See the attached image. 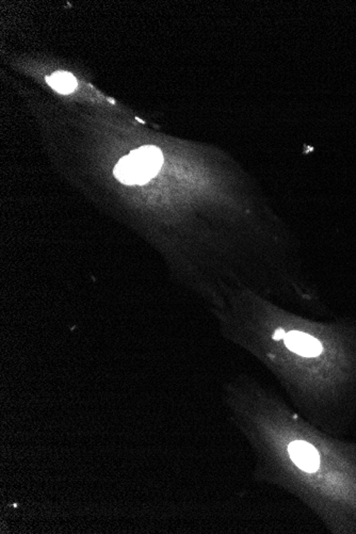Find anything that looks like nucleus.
<instances>
[{
  "mask_svg": "<svg viewBox=\"0 0 356 534\" xmlns=\"http://www.w3.org/2000/svg\"><path fill=\"white\" fill-rule=\"evenodd\" d=\"M163 164L161 151L156 147H143L122 158L115 175L126 185H144L157 175Z\"/></svg>",
  "mask_w": 356,
  "mask_h": 534,
  "instance_id": "obj_1",
  "label": "nucleus"
},
{
  "mask_svg": "<svg viewBox=\"0 0 356 534\" xmlns=\"http://www.w3.org/2000/svg\"><path fill=\"white\" fill-rule=\"evenodd\" d=\"M290 459L300 470L315 472L319 468L320 457L315 447L309 443L294 442L288 447Z\"/></svg>",
  "mask_w": 356,
  "mask_h": 534,
  "instance_id": "obj_2",
  "label": "nucleus"
},
{
  "mask_svg": "<svg viewBox=\"0 0 356 534\" xmlns=\"http://www.w3.org/2000/svg\"><path fill=\"white\" fill-rule=\"evenodd\" d=\"M284 341H285L286 347L290 351L304 358H315L322 352L321 343L311 335L305 334V333H288Z\"/></svg>",
  "mask_w": 356,
  "mask_h": 534,
  "instance_id": "obj_3",
  "label": "nucleus"
},
{
  "mask_svg": "<svg viewBox=\"0 0 356 534\" xmlns=\"http://www.w3.org/2000/svg\"><path fill=\"white\" fill-rule=\"evenodd\" d=\"M286 333L285 331L283 330V329H277V331H275V335H273V339H275V341H281V339H284L286 337Z\"/></svg>",
  "mask_w": 356,
  "mask_h": 534,
  "instance_id": "obj_5",
  "label": "nucleus"
},
{
  "mask_svg": "<svg viewBox=\"0 0 356 534\" xmlns=\"http://www.w3.org/2000/svg\"><path fill=\"white\" fill-rule=\"evenodd\" d=\"M48 84L61 94H69L77 88V80L71 74L67 72H57L46 78Z\"/></svg>",
  "mask_w": 356,
  "mask_h": 534,
  "instance_id": "obj_4",
  "label": "nucleus"
}]
</instances>
